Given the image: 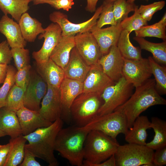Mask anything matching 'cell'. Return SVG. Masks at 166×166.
<instances>
[{"label":"cell","mask_w":166,"mask_h":166,"mask_svg":"<svg viewBox=\"0 0 166 166\" xmlns=\"http://www.w3.org/2000/svg\"><path fill=\"white\" fill-rule=\"evenodd\" d=\"M155 85L154 79H149L140 86L136 88L135 91L129 98L115 110L124 114L128 129L132 127L136 119L141 113L149 107L166 104V100L160 95Z\"/></svg>","instance_id":"6da1fadb"},{"label":"cell","mask_w":166,"mask_h":166,"mask_svg":"<svg viewBox=\"0 0 166 166\" xmlns=\"http://www.w3.org/2000/svg\"><path fill=\"white\" fill-rule=\"evenodd\" d=\"M63 125V120L59 118L48 126L38 128L27 135H23L28 142L26 144L25 148L35 157L44 160L49 166L58 165L54 154L55 143Z\"/></svg>","instance_id":"7a4b0ae2"},{"label":"cell","mask_w":166,"mask_h":166,"mask_svg":"<svg viewBox=\"0 0 166 166\" xmlns=\"http://www.w3.org/2000/svg\"><path fill=\"white\" fill-rule=\"evenodd\" d=\"M89 132L83 127L77 125L62 128L56 139L55 151L71 165L83 166L84 146Z\"/></svg>","instance_id":"3957f363"},{"label":"cell","mask_w":166,"mask_h":166,"mask_svg":"<svg viewBox=\"0 0 166 166\" xmlns=\"http://www.w3.org/2000/svg\"><path fill=\"white\" fill-rule=\"evenodd\" d=\"M120 144L116 139L96 130L90 131L84 146L83 166H94L114 155Z\"/></svg>","instance_id":"277c9868"},{"label":"cell","mask_w":166,"mask_h":166,"mask_svg":"<svg viewBox=\"0 0 166 166\" xmlns=\"http://www.w3.org/2000/svg\"><path fill=\"white\" fill-rule=\"evenodd\" d=\"M103 102L101 94L83 92L75 98L71 105L70 118L77 126L84 127L97 116Z\"/></svg>","instance_id":"5b68a950"},{"label":"cell","mask_w":166,"mask_h":166,"mask_svg":"<svg viewBox=\"0 0 166 166\" xmlns=\"http://www.w3.org/2000/svg\"><path fill=\"white\" fill-rule=\"evenodd\" d=\"M154 152L146 145L128 143L120 145L114 155L116 166H154Z\"/></svg>","instance_id":"8992f818"},{"label":"cell","mask_w":166,"mask_h":166,"mask_svg":"<svg viewBox=\"0 0 166 166\" xmlns=\"http://www.w3.org/2000/svg\"><path fill=\"white\" fill-rule=\"evenodd\" d=\"M133 87L123 76L114 84L107 87L101 94L104 102L97 116L113 112L124 104L132 94Z\"/></svg>","instance_id":"52a82bcc"},{"label":"cell","mask_w":166,"mask_h":166,"mask_svg":"<svg viewBox=\"0 0 166 166\" xmlns=\"http://www.w3.org/2000/svg\"><path fill=\"white\" fill-rule=\"evenodd\" d=\"M83 127L89 131L92 130L101 131L115 139L119 134L125 135L128 129L125 116L117 110L97 116Z\"/></svg>","instance_id":"ba28073f"},{"label":"cell","mask_w":166,"mask_h":166,"mask_svg":"<svg viewBox=\"0 0 166 166\" xmlns=\"http://www.w3.org/2000/svg\"><path fill=\"white\" fill-rule=\"evenodd\" d=\"M102 9V5L96 9L91 18L86 21L79 23L71 22L66 14L58 11H55L51 13L49 18L53 22L59 25L62 30V36L75 35L78 33L89 31L96 25Z\"/></svg>","instance_id":"9c48e42d"},{"label":"cell","mask_w":166,"mask_h":166,"mask_svg":"<svg viewBox=\"0 0 166 166\" xmlns=\"http://www.w3.org/2000/svg\"><path fill=\"white\" fill-rule=\"evenodd\" d=\"M124 61L123 76L135 88L142 85L152 75L148 58L137 60L124 58Z\"/></svg>","instance_id":"30bf717a"},{"label":"cell","mask_w":166,"mask_h":166,"mask_svg":"<svg viewBox=\"0 0 166 166\" xmlns=\"http://www.w3.org/2000/svg\"><path fill=\"white\" fill-rule=\"evenodd\" d=\"M74 41L75 47L88 65L98 62L102 55L96 39L89 31L76 34Z\"/></svg>","instance_id":"8fae6325"},{"label":"cell","mask_w":166,"mask_h":166,"mask_svg":"<svg viewBox=\"0 0 166 166\" xmlns=\"http://www.w3.org/2000/svg\"><path fill=\"white\" fill-rule=\"evenodd\" d=\"M45 32L39 35V39L44 38L41 48L32 53L33 58L37 64H40L47 61L56 46L62 37V30L57 23L53 22L45 28Z\"/></svg>","instance_id":"7c38bea8"},{"label":"cell","mask_w":166,"mask_h":166,"mask_svg":"<svg viewBox=\"0 0 166 166\" xmlns=\"http://www.w3.org/2000/svg\"><path fill=\"white\" fill-rule=\"evenodd\" d=\"M47 89V83L40 76L33 73L25 91L23 105L30 110L39 111L41 101Z\"/></svg>","instance_id":"4fadbf2b"},{"label":"cell","mask_w":166,"mask_h":166,"mask_svg":"<svg viewBox=\"0 0 166 166\" xmlns=\"http://www.w3.org/2000/svg\"><path fill=\"white\" fill-rule=\"evenodd\" d=\"M47 85V92L42 98L39 112L47 120L53 122L61 118L62 106L59 88Z\"/></svg>","instance_id":"5bb4252c"},{"label":"cell","mask_w":166,"mask_h":166,"mask_svg":"<svg viewBox=\"0 0 166 166\" xmlns=\"http://www.w3.org/2000/svg\"><path fill=\"white\" fill-rule=\"evenodd\" d=\"M105 73L114 82L123 76L124 58L117 46L113 45L108 53L101 56L98 61Z\"/></svg>","instance_id":"9a60e30c"},{"label":"cell","mask_w":166,"mask_h":166,"mask_svg":"<svg viewBox=\"0 0 166 166\" xmlns=\"http://www.w3.org/2000/svg\"><path fill=\"white\" fill-rule=\"evenodd\" d=\"M62 106L61 118H70V109L75 98L83 92V82L65 77L59 88Z\"/></svg>","instance_id":"2e32d148"},{"label":"cell","mask_w":166,"mask_h":166,"mask_svg":"<svg viewBox=\"0 0 166 166\" xmlns=\"http://www.w3.org/2000/svg\"><path fill=\"white\" fill-rule=\"evenodd\" d=\"M115 83L105 73L98 62L91 66L83 82V92H92L101 95L108 86Z\"/></svg>","instance_id":"e0dca14e"},{"label":"cell","mask_w":166,"mask_h":166,"mask_svg":"<svg viewBox=\"0 0 166 166\" xmlns=\"http://www.w3.org/2000/svg\"><path fill=\"white\" fill-rule=\"evenodd\" d=\"M22 135H27L37 129L51 125V122L44 118L39 111L28 109L24 106L16 112Z\"/></svg>","instance_id":"ac0fdd59"},{"label":"cell","mask_w":166,"mask_h":166,"mask_svg":"<svg viewBox=\"0 0 166 166\" xmlns=\"http://www.w3.org/2000/svg\"><path fill=\"white\" fill-rule=\"evenodd\" d=\"M122 30L119 23L104 28H98L95 25L89 31L96 39L102 56L108 53L113 45L117 44Z\"/></svg>","instance_id":"d6986e66"},{"label":"cell","mask_w":166,"mask_h":166,"mask_svg":"<svg viewBox=\"0 0 166 166\" xmlns=\"http://www.w3.org/2000/svg\"><path fill=\"white\" fill-rule=\"evenodd\" d=\"M0 32L6 38L11 48H24L26 42L24 39L18 24L7 14L0 20Z\"/></svg>","instance_id":"ffe728a7"},{"label":"cell","mask_w":166,"mask_h":166,"mask_svg":"<svg viewBox=\"0 0 166 166\" xmlns=\"http://www.w3.org/2000/svg\"><path fill=\"white\" fill-rule=\"evenodd\" d=\"M90 67L74 47L72 50L69 61L63 69L65 77L83 82Z\"/></svg>","instance_id":"44dd1931"},{"label":"cell","mask_w":166,"mask_h":166,"mask_svg":"<svg viewBox=\"0 0 166 166\" xmlns=\"http://www.w3.org/2000/svg\"><path fill=\"white\" fill-rule=\"evenodd\" d=\"M150 121L147 116H139L124 135L125 141L128 143L145 145L147 130L150 128Z\"/></svg>","instance_id":"7402d4cb"},{"label":"cell","mask_w":166,"mask_h":166,"mask_svg":"<svg viewBox=\"0 0 166 166\" xmlns=\"http://www.w3.org/2000/svg\"><path fill=\"white\" fill-rule=\"evenodd\" d=\"M37 65L39 74L47 84L59 88L65 77L63 69L50 58L46 62Z\"/></svg>","instance_id":"603a6c76"},{"label":"cell","mask_w":166,"mask_h":166,"mask_svg":"<svg viewBox=\"0 0 166 166\" xmlns=\"http://www.w3.org/2000/svg\"><path fill=\"white\" fill-rule=\"evenodd\" d=\"M75 35L62 36L49 58L63 69L67 64L72 49L75 47Z\"/></svg>","instance_id":"cb8c5ba5"},{"label":"cell","mask_w":166,"mask_h":166,"mask_svg":"<svg viewBox=\"0 0 166 166\" xmlns=\"http://www.w3.org/2000/svg\"><path fill=\"white\" fill-rule=\"evenodd\" d=\"M0 129L6 135L14 138L22 135L16 112L3 107L0 109Z\"/></svg>","instance_id":"d4e9b609"},{"label":"cell","mask_w":166,"mask_h":166,"mask_svg":"<svg viewBox=\"0 0 166 166\" xmlns=\"http://www.w3.org/2000/svg\"><path fill=\"white\" fill-rule=\"evenodd\" d=\"M18 23L22 36L26 42H34L38 35L45 31L42 23L27 12L22 15Z\"/></svg>","instance_id":"484cf974"},{"label":"cell","mask_w":166,"mask_h":166,"mask_svg":"<svg viewBox=\"0 0 166 166\" xmlns=\"http://www.w3.org/2000/svg\"><path fill=\"white\" fill-rule=\"evenodd\" d=\"M26 140L23 135L11 138L10 150L4 166H17L22 161Z\"/></svg>","instance_id":"4316f807"},{"label":"cell","mask_w":166,"mask_h":166,"mask_svg":"<svg viewBox=\"0 0 166 166\" xmlns=\"http://www.w3.org/2000/svg\"><path fill=\"white\" fill-rule=\"evenodd\" d=\"M139 44L141 49L150 52L154 60L159 64L166 65V41L159 43L149 42L144 38L135 36L133 38Z\"/></svg>","instance_id":"83f0119b"},{"label":"cell","mask_w":166,"mask_h":166,"mask_svg":"<svg viewBox=\"0 0 166 166\" xmlns=\"http://www.w3.org/2000/svg\"><path fill=\"white\" fill-rule=\"evenodd\" d=\"M129 34L127 30H122L117 43V47L124 58L131 60L140 59L142 58L141 49L133 45L130 40Z\"/></svg>","instance_id":"f1b7e54d"},{"label":"cell","mask_w":166,"mask_h":166,"mask_svg":"<svg viewBox=\"0 0 166 166\" xmlns=\"http://www.w3.org/2000/svg\"><path fill=\"white\" fill-rule=\"evenodd\" d=\"M32 0H0V10L4 14H10L18 22L22 15L29 9Z\"/></svg>","instance_id":"f546056e"},{"label":"cell","mask_w":166,"mask_h":166,"mask_svg":"<svg viewBox=\"0 0 166 166\" xmlns=\"http://www.w3.org/2000/svg\"><path fill=\"white\" fill-rule=\"evenodd\" d=\"M150 127L153 129L155 135L152 140L147 143L146 145L154 150L166 146V121L157 117H153Z\"/></svg>","instance_id":"4dcf8cb0"},{"label":"cell","mask_w":166,"mask_h":166,"mask_svg":"<svg viewBox=\"0 0 166 166\" xmlns=\"http://www.w3.org/2000/svg\"><path fill=\"white\" fill-rule=\"evenodd\" d=\"M166 14H164L160 20L151 25H146L134 31L136 37L144 38L154 37L165 41L166 39Z\"/></svg>","instance_id":"1f68e13d"},{"label":"cell","mask_w":166,"mask_h":166,"mask_svg":"<svg viewBox=\"0 0 166 166\" xmlns=\"http://www.w3.org/2000/svg\"><path fill=\"white\" fill-rule=\"evenodd\" d=\"M152 74L155 77L156 89L160 94H166V67L156 62L152 57L148 58Z\"/></svg>","instance_id":"d6a6232c"},{"label":"cell","mask_w":166,"mask_h":166,"mask_svg":"<svg viewBox=\"0 0 166 166\" xmlns=\"http://www.w3.org/2000/svg\"><path fill=\"white\" fill-rule=\"evenodd\" d=\"M25 90L14 84L10 89L6 101L5 108L15 112L23 106Z\"/></svg>","instance_id":"836d02e7"},{"label":"cell","mask_w":166,"mask_h":166,"mask_svg":"<svg viewBox=\"0 0 166 166\" xmlns=\"http://www.w3.org/2000/svg\"><path fill=\"white\" fill-rule=\"evenodd\" d=\"M134 2H128L127 0H116L113 2V12L117 23H120L128 17L129 14L134 11L136 7Z\"/></svg>","instance_id":"e575fe53"},{"label":"cell","mask_w":166,"mask_h":166,"mask_svg":"<svg viewBox=\"0 0 166 166\" xmlns=\"http://www.w3.org/2000/svg\"><path fill=\"white\" fill-rule=\"evenodd\" d=\"M138 6L136 7L132 15L128 17L120 23L122 30H127L130 34L132 31L148 25V22L143 18L138 12Z\"/></svg>","instance_id":"d590c367"},{"label":"cell","mask_w":166,"mask_h":166,"mask_svg":"<svg viewBox=\"0 0 166 166\" xmlns=\"http://www.w3.org/2000/svg\"><path fill=\"white\" fill-rule=\"evenodd\" d=\"M113 2L104 1L102 4L101 12L95 25L96 26L101 28L105 25L115 26L117 24L113 12Z\"/></svg>","instance_id":"8d00e7d4"},{"label":"cell","mask_w":166,"mask_h":166,"mask_svg":"<svg viewBox=\"0 0 166 166\" xmlns=\"http://www.w3.org/2000/svg\"><path fill=\"white\" fill-rule=\"evenodd\" d=\"M16 71L12 65H8L7 73L2 86L0 88V109L5 106L7 97L13 86L15 84Z\"/></svg>","instance_id":"74e56055"},{"label":"cell","mask_w":166,"mask_h":166,"mask_svg":"<svg viewBox=\"0 0 166 166\" xmlns=\"http://www.w3.org/2000/svg\"><path fill=\"white\" fill-rule=\"evenodd\" d=\"M11 52L18 70L30 65L29 49L24 48H11Z\"/></svg>","instance_id":"f35d334b"},{"label":"cell","mask_w":166,"mask_h":166,"mask_svg":"<svg viewBox=\"0 0 166 166\" xmlns=\"http://www.w3.org/2000/svg\"><path fill=\"white\" fill-rule=\"evenodd\" d=\"M165 4V1H160L154 2L147 5H141L138 10L141 17L147 21H150L153 15L162 9Z\"/></svg>","instance_id":"ab89813d"},{"label":"cell","mask_w":166,"mask_h":166,"mask_svg":"<svg viewBox=\"0 0 166 166\" xmlns=\"http://www.w3.org/2000/svg\"><path fill=\"white\" fill-rule=\"evenodd\" d=\"M31 66L29 65L16 71L15 84L25 91L28 85L30 77Z\"/></svg>","instance_id":"60d3db41"},{"label":"cell","mask_w":166,"mask_h":166,"mask_svg":"<svg viewBox=\"0 0 166 166\" xmlns=\"http://www.w3.org/2000/svg\"><path fill=\"white\" fill-rule=\"evenodd\" d=\"M10 47L6 40L0 43V63H10L12 57Z\"/></svg>","instance_id":"b9f144b4"},{"label":"cell","mask_w":166,"mask_h":166,"mask_svg":"<svg viewBox=\"0 0 166 166\" xmlns=\"http://www.w3.org/2000/svg\"><path fill=\"white\" fill-rule=\"evenodd\" d=\"M45 4H47L57 10L63 9L68 11L74 4L73 0H46Z\"/></svg>","instance_id":"7bdbcfd3"},{"label":"cell","mask_w":166,"mask_h":166,"mask_svg":"<svg viewBox=\"0 0 166 166\" xmlns=\"http://www.w3.org/2000/svg\"><path fill=\"white\" fill-rule=\"evenodd\" d=\"M154 152L153 163L154 166H162L166 164V146L158 149Z\"/></svg>","instance_id":"ee69618b"},{"label":"cell","mask_w":166,"mask_h":166,"mask_svg":"<svg viewBox=\"0 0 166 166\" xmlns=\"http://www.w3.org/2000/svg\"><path fill=\"white\" fill-rule=\"evenodd\" d=\"M35 157L27 149L25 148L24 156L19 166H41L39 162L36 161Z\"/></svg>","instance_id":"f6af8a7d"},{"label":"cell","mask_w":166,"mask_h":166,"mask_svg":"<svg viewBox=\"0 0 166 166\" xmlns=\"http://www.w3.org/2000/svg\"><path fill=\"white\" fill-rule=\"evenodd\" d=\"M8 65L0 63V84L3 83L6 76Z\"/></svg>","instance_id":"bcb514c9"},{"label":"cell","mask_w":166,"mask_h":166,"mask_svg":"<svg viewBox=\"0 0 166 166\" xmlns=\"http://www.w3.org/2000/svg\"><path fill=\"white\" fill-rule=\"evenodd\" d=\"M10 146V143L6 144H0V158H6Z\"/></svg>","instance_id":"7dc6e473"},{"label":"cell","mask_w":166,"mask_h":166,"mask_svg":"<svg viewBox=\"0 0 166 166\" xmlns=\"http://www.w3.org/2000/svg\"><path fill=\"white\" fill-rule=\"evenodd\" d=\"M114 155L103 162L95 164L94 166H116Z\"/></svg>","instance_id":"c3c4849f"},{"label":"cell","mask_w":166,"mask_h":166,"mask_svg":"<svg viewBox=\"0 0 166 166\" xmlns=\"http://www.w3.org/2000/svg\"><path fill=\"white\" fill-rule=\"evenodd\" d=\"M99 0H86L87 5L86 10L89 12H94L96 9V6Z\"/></svg>","instance_id":"681fc988"},{"label":"cell","mask_w":166,"mask_h":166,"mask_svg":"<svg viewBox=\"0 0 166 166\" xmlns=\"http://www.w3.org/2000/svg\"><path fill=\"white\" fill-rule=\"evenodd\" d=\"M46 0H32L33 4L34 5H37L39 4H45V2Z\"/></svg>","instance_id":"f907efd6"},{"label":"cell","mask_w":166,"mask_h":166,"mask_svg":"<svg viewBox=\"0 0 166 166\" xmlns=\"http://www.w3.org/2000/svg\"><path fill=\"white\" fill-rule=\"evenodd\" d=\"M6 159V158H0V166H4Z\"/></svg>","instance_id":"816d5d0a"},{"label":"cell","mask_w":166,"mask_h":166,"mask_svg":"<svg viewBox=\"0 0 166 166\" xmlns=\"http://www.w3.org/2000/svg\"><path fill=\"white\" fill-rule=\"evenodd\" d=\"M6 134L0 129V137L6 136Z\"/></svg>","instance_id":"f5cc1de1"},{"label":"cell","mask_w":166,"mask_h":166,"mask_svg":"<svg viewBox=\"0 0 166 166\" xmlns=\"http://www.w3.org/2000/svg\"><path fill=\"white\" fill-rule=\"evenodd\" d=\"M136 0H127V1L128 2H134V1H135ZM147 1H148V0H146Z\"/></svg>","instance_id":"db71d44e"},{"label":"cell","mask_w":166,"mask_h":166,"mask_svg":"<svg viewBox=\"0 0 166 166\" xmlns=\"http://www.w3.org/2000/svg\"><path fill=\"white\" fill-rule=\"evenodd\" d=\"M116 0H105V1L110 2H113Z\"/></svg>","instance_id":"11a10c76"}]
</instances>
